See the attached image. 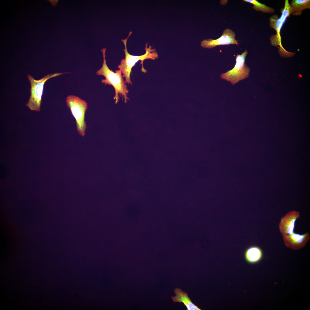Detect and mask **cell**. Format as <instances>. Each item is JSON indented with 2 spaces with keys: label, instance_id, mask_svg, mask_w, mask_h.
I'll return each instance as SVG.
<instances>
[{
  "label": "cell",
  "instance_id": "obj_3",
  "mask_svg": "<svg viewBox=\"0 0 310 310\" xmlns=\"http://www.w3.org/2000/svg\"><path fill=\"white\" fill-rule=\"evenodd\" d=\"M282 15L278 18L277 15H274L270 18L269 25L270 27L274 28L276 32V34L271 36L270 40L272 45L277 46H279L280 51L282 56L289 57L293 55L294 53L289 52L286 51L282 46L280 31L283 25L287 18L290 15L291 8L288 0H285L284 7L281 10Z\"/></svg>",
  "mask_w": 310,
  "mask_h": 310
},
{
  "label": "cell",
  "instance_id": "obj_7",
  "mask_svg": "<svg viewBox=\"0 0 310 310\" xmlns=\"http://www.w3.org/2000/svg\"><path fill=\"white\" fill-rule=\"evenodd\" d=\"M235 36L234 32L228 28L224 30L220 37L215 40L210 38L204 40L201 42V46L203 48L211 49L218 45H237L239 43L238 41L235 39Z\"/></svg>",
  "mask_w": 310,
  "mask_h": 310
},
{
  "label": "cell",
  "instance_id": "obj_11",
  "mask_svg": "<svg viewBox=\"0 0 310 310\" xmlns=\"http://www.w3.org/2000/svg\"><path fill=\"white\" fill-rule=\"evenodd\" d=\"M244 256L247 262L253 264L257 263L261 259L263 253L259 247L252 246L247 249L245 251Z\"/></svg>",
  "mask_w": 310,
  "mask_h": 310
},
{
  "label": "cell",
  "instance_id": "obj_1",
  "mask_svg": "<svg viewBox=\"0 0 310 310\" xmlns=\"http://www.w3.org/2000/svg\"><path fill=\"white\" fill-rule=\"evenodd\" d=\"M132 34V32L130 31L127 38L121 40L125 46L123 50L125 54V58L121 60L120 64L118 66V68L122 72L123 78H125V83L131 85L132 84L130 77L132 72L131 69L137 62L141 61L140 63L142 66L141 70L142 72L146 73L147 70L144 68L143 65L144 61L148 59L155 60L158 57L156 50L155 49H152V46H150L148 48L147 43L146 44L145 49L146 52L144 55L136 56L130 54L127 50V44L128 39Z\"/></svg>",
  "mask_w": 310,
  "mask_h": 310
},
{
  "label": "cell",
  "instance_id": "obj_4",
  "mask_svg": "<svg viewBox=\"0 0 310 310\" xmlns=\"http://www.w3.org/2000/svg\"><path fill=\"white\" fill-rule=\"evenodd\" d=\"M64 73H65L49 74L38 80H35L30 75H28V78L31 85L30 95L28 102L26 104V106L31 111H39L44 84L49 79Z\"/></svg>",
  "mask_w": 310,
  "mask_h": 310
},
{
  "label": "cell",
  "instance_id": "obj_9",
  "mask_svg": "<svg viewBox=\"0 0 310 310\" xmlns=\"http://www.w3.org/2000/svg\"><path fill=\"white\" fill-rule=\"evenodd\" d=\"M283 236L285 245L295 250H298L305 247L310 238L308 232L302 235L294 232L292 234Z\"/></svg>",
  "mask_w": 310,
  "mask_h": 310
},
{
  "label": "cell",
  "instance_id": "obj_10",
  "mask_svg": "<svg viewBox=\"0 0 310 310\" xmlns=\"http://www.w3.org/2000/svg\"><path fill=\"white\" fill-rule=\"evenodd\" d=\"M174 291L176 296L171 297V299L174 302L183 303L187 307L188 310H201L192 302L189 297L187 292L183 291L179 288H176Z\"/></svg>",
  "mask_w": 310,
  "mask_h": 310
},
{
  "label": "cell",
  "instance_id": "obj_12",
  "mask_svg": "<svg viewBox=\"0 0 310 310\" xmlns=\"http://www.w3.org/2000/svg\"><path fill=\"white\" fill-rule=\"evenodd\" d=\"M289 3L290 14L293 16H301L304 10L310 9V0H292Z\"/></svg>",
  "mask_w": 310,
  "mask_h": 310
},
{
  "label": "cell",
  "instance_id": "obj_2",
  "mask_svg": "<svg viewBox=\"0 0 310 310\" xmlns=\"http://www.w3.org/2000/svg\"><path fill=\"white\" fill-rule=\"evenodd\" d=\"M106 49L104 48L101 50L103 55V63L102 67L98 70L96 74L97 75H101L105 77V79H102L101 82L105 85H111L114 87L115 94L113 98L115 100V103H117L119 99L120 96L121 95L123 98L126 102L129 99L127 97L129 90L122 76L121 71L117 70L115 72L110 69L108 66L106 59L105 53Z\"/></svg>",
  "mask_w": 310,
  "mask_h": 310
},
{
  "label": "cell",
  "instance_id": "obj_13",
  "mask_svg": "<svg viewBox=\"0 0 310 310\" xmlns=\"http://www.w3.org/2000/svg\"><path fill=\"white\" fill-rule=\"evenodd\" d=\"M243 1L252 4L253 5L252 7L253 9L256 11L270 13H273L275 12V9L273 8L267 6L264 4L259 2L257 0H243Z\"/></svg>",
  "mask_w": 310,
  "mask_h": 310
},
{
  "label": "cell",
  "instance_id": "obj_5",
  "mask_svg": "<svg viewBox=\"0 0 310 310\" xmlns=\"http://www.w3.org/2000/svg\"><path fill=\"white\" fill-rule=\"evenodd\" d=\"M66 102L75 119L77 131L80 135L83 137L87 127L85 116L88 108L87 103L78 97L72 95L67 96Z\"/></svg>",
  "mask_w": 310,
  "mask_h": 310
},
{
  "label": "cell",
  "instance_id": "obj_8",
  "mask_svg": "<svg viewBox=\"0 0 310 310\" xmlns=\"http://www.w3.org/2000/svg\"><path fill=\"white\" fill-rule=\"evenodd\" d=\"M300 216L299 212L292 210L288 212L281 218L279 229L283 236L292 234L294 232L295 222Z\"/></svg>",
  "mask_w": 310,
  "mask_h": 310
},
{
  "label": "cell",
  "instance_id": "obj_6",
  "mask_svg": "<svg viewBox=\"0 0 310 310\" xmlns=\"http://www.w3.org/2000/svg\"><path fill=\"white\" fill-rule=\"evenodd\" d=\"M248 53L246 49L241 55L238 54L236 56V63L234 67L232 69L221 74L220 78L234 85L247 78L249 75L250 69L245 62Z\"/></svg>",
  "mask_w": 310,
  "mask_h": 310
}]
</instances>
